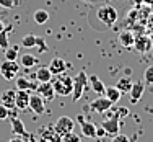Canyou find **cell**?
I'll list each match as a JSON object with an SVG mask.
<instances>
[{
	"label": "cell",
	"mask_w": 153,
	"mask_h": 142,
	"mask_svg": "<svg viewBox=\"0 0 153 142\" xmlns=\"http://www.w3.org/2000/svg\"><path fill=\"white\" fill-rule=\"evenodd\" d=\"M54 92L56 95H60V96H68L74 92V78L67 74H60L57 75V78L52 82Z\"/></svg>",
	"instance_id": "cell-1"
},
{
	"label": "cell",
	"mask_w": 153,
	"mask_h": 142,
	"mask_svg": "<svg viewBox=\"0 0 153 142\" xmlns=\"http://www.w3.org/2000/svg\"><path fill=\"white\" fill-rule=\"evenodd\" d=\"M96 16H98V20H100L103 25H106V26H112V25L117 21V18H119L117 10H116L114 7H111V5L100 7V8H98Z\"/></svg>",
	"instance_id": "cell-2"
},
{
	"label": "cell",
	"mask_w": 153,
	"mask_h": 142,
	"mask_svg": "<svg viewBox=\"0 0 153 142\" xmlns=\"http://www.w3.org/2000/svg\"><path fill=\"white\" fill-rule=\"evenodd\" d=\"M86 83H88V75H86L85 70H80L78 75L74 78V92H72V100L74 101H78L80 98L83 96V92L86 88Z\"/></svg>",
	"instance_id": "cell-3"
},
{
	"label": "cell",
	"mask_w": 153,
	"mask_h": 142,
	"mask_svg": "<svg viewBox=\"0 0 153 142\" xmlns=\"http://www.w3.org/2000/svg\"><path fill=\"white\" fill-rule=\"evenodd\" d=\"M20 70V64L16 61H3L0 62V74L5 80H13Z\"/></svg>",
	"instance_id": "cell-4"
},
{
	"label": "cell",
	"mask_w": 153,
	"mask_h": 142,
	"mask_svg": "<svg viewBox=\"0 0 153 142\" xmlns=\"http://www.w3.org/2000/svg\"><path fill=\"white\" fill-rule=\"evenodd\" d=\"M74 127H75V123H74V119L68 118V116H60V118L56 121V124H54L56 132L60 134V136H65V134L72 132Z\"/></svg>",
	"instance_id": "cell-5"
},
{
	"label": "cell",
	"mask_w": 153,
	"mask_h": 142,
	"mask_svg": "<svg viewBox=\"0 0 153 142\" xmlns=\"http://www.w3.org/2000/svg\"><path fill=\"white\" fill-rule=\"evenodd\" d=\"M38 142H62V136L54 127H41L38 132Z\"/></svg>",
	"instance_id": "cell-6"
},
{
	"label": "cell",
	"mask_w": 153,
	"mask_h": 142,
	"mask_svg": "<svg viewBox=\"0 0 153 142\" xmlns=\"http://www.w3.org/2000/svg\"><path fill=\"white\" fill-rule=\"evenodd\" d=\"M152 47H153V41L150 36H147V34H138L135 38V41H134V49L140 54H147Z\"/></svg>",
	"instance_id": "cell-7"
},
{
	"label": "cell",
	"mask_w": 153,
	"mask_h": 142,
	"mask_svg": "<svg viewBox=\"0 0 153 142\" xmlns=\"http://www.w3.org/2000/svg\"><path fill=\"white\" fill-rule=\"evenodd\" d=\"M30 110L34 113V114L41 116L46 113V105H44V98L39 93H31L30 96Z\"/></svg>",
	"instance_id": "cell-8"
},
{
	"label": "cell",
	"mask_w": 153,
	"mask_h": 142,
	"mask_svg": "<svg viewBox=\"0 0 153 142\" xmlns=\"http://www.w3.org/2000/svg\"><path fill=\"white\" fill-rule=\"evenodd\" d=\"M119 116L114 114L111 116V118L104 119L103 123H101V127H103L104 131H106L108 136H116V134H119Z\"/></svg>",
	"instance_id": "cell-9"
},
{
	"label": "cell",
	"mask_w": 153,
	"mask_h": 142,
	"mask_svg": "<svg viewBox=\"0 0 153 142\" xmlns=\"http://www.w3.org/2000/svg\"><path fill=\"white\" fill-rule=\"evenodd\" d=\"M76 121H78L80 129H82V134H83L85 137H88V139H93V137H96V126H94L91 121H86V119L83 118L82 114L76 118Z\"/></svg>",
	"instance_id": "cell-10"
},
{
	"label": "cell",
	"mask_w": 153,
	"mask_h": 142,
	"mask_svg": "<svg viewBox=\"0 0 153 142\" xmlns=\"http://www.w3.org/2000/svg\"><path fill=\"white\" fill-rule=\"evenodd\" d=\"M112 105H114V103H111L106 96H100V98H96V100H93L91 103H90V108H91V111L101 113V114H103V113H106V111L111 110Z\"/></svg>",
	"instance_id": "cell-11"
},
{
	"label": "cell",
	"mask_w": 153,
	"mask_h": 142,
	"mask_svg": "<svg viewBox=\"0 0 153 142\" xmlns=\"http://www.w3.org/2000/svg\"><path fill=\"white\" fill-rule=\"evenodd\" d=\"M30 96H31V92H26V90H16V95H15V108L18 110L25 111L30 108Z\"/></svg>",
	"instance_id": "cell-12"
},
{
	"label": "cell",
	"mask_w": 153,
	"mask_h": 142,
	"mask_svg": "<svg viewBox=\"0 0 153 142\" xmlns=\"http://www.w3.org/2000/svg\"><path fill=\"white\" fill-rule=\"evenodd\" d=\"M47 67H49V70H51L52 75H60V74H65V72H67L68 65H67V62H65L62 57H54Z\"/></svg>",
	"instance_id": "cell-13"
},
{
	"label": "cell",
	"mask_w": 153,
	"mask_h": 142,
	"mask_svg": "<svg viewBox=\"0 0 153 142\" xmlns=\"http://www.w3.org/2000/svg\"><path fill=\"white\" fill-rule=\"evenodd\" d=\"M36 93H39L42 98H44V101H51L56 98V92H54V87H52V82H44V83H39L38 85V90H36Z\"/></svg>",
	"instance_id": "cell-14"
},
{
	"label": "cell",
	"mask_w": 153,
	"mask_h": 142,
	"mask_svg": "<svg viewBox=\"0 0 153 142\" xmlns=\"http://www.w3.org/2000/svg\"><path fill=\"white\" fill-rule=\"evenodd\" d=\"M15 95H16V88H8V90H3L2 95H0V103L3 105L5 108L8 110H13L15 108Z\"/></svg>",
	"instance_id": "cell-15"
},
{
	"label": "cell",
	"mask_w": 153,
	"mask_h": 142,
	"mask_svg": "<svg viewBox=\"0 0 153 142\" xmlns=\"http://www.w3.org/2000/svg\"><path fill=\"white\" fill-rule=\"evenodd\" d=\"M16 90H26V92H36L38 90V80L36 82H31L26 77H16L15 80Z\"/></svg>",
	"instance_id": "cell-16"
},
{
	"label": "cell",
	"mask_w": 153,
	"mask_h": 142,
	"mask_svg": "<svg viewBox=\"0 0 153 142\" xmlns=\"http://www.w3.org/2000/svg\"><path fill=\"white\" fill-rule=\"evenodd\" d=\"M143 90H145V85L142 82H134L132 83V88H130V101L132 103H137L138 100L142 98V95H143Z\"/></svg>",
	"instance_id": "cell-17"
},
{
	"label": "cell",
	"mask_w": 153,
	"mask_h": 142,
	"mask_svg": "<svg viewBox=\"0 0 153 142\" xmlns=\"http://www.w3.org/2000/svg\"><path fill=\"white\" fill-rule=\"evenodd\" d=\"M134 41H135V36L132 34L130 31H121L119 33V43L126 47V49H132L134 47Z\"/></svg>",
	"instance_id": "cell-18"
},
{
	"label": "cell",
	"mask_w": 153,
	"mask_h": 142,
	"mask_svg": "<svg viewBox=\"0 0 153 142\" xmlns=\"http://www.w3.org/2000/svg\"><path fill=\"white\" fill-rule=\"evenodd\" d=\"M52 77L54 75L51 74L49 67H39L36 70V80L39 83H44V82H52Z\"/></svg>",
	"instance_id": "cell-19"
},
{
	"label": "cell",
	"mask_w": 153,
	"mask_h": 142,
	"mask_svg": "<svg viewBox=\"0 0 153 142\" xmlns=\"http://www.w3.org/2000/svg\"><path fill=\"white\" fill-rule=\"evenodd\" d=\"M12 131L15 136H26V127H25V123L21 121L20 118H12Z\"/></svg>",
	"instance_id": "cell-20"
},
{
	"label": "cell",
	"mask_w": 153,
	"mask_h": 142,
	"mask_svg": "<svg viewBox=\"0 0 153 142\" xmlns=\"http://www.w3.org/2000/svg\"><path fill=\"white\" fill-rule=\"evenodd\" d=\"M88 83L91 85L93 92H96L98 95H104V90H106V87H104V83L101 82V80L96 77V75H90Z\"/></svg>",
	"instance_id": "cell-21"
},
{
	"label": "cell",
	"mask_w": 153,
	"mask_h": 142,
	"mask_svg": "<svg viewBox=\"0 0 153 142\" xmlns=\"http://www.w3.org/2000/svg\"><path fill=\"white\" fill-rule=\"evenodd\" d=\"M104 96H106L111 103H117V101L121 100L122 93L119 92L116 87H106V90H104Z\"/></svg>",
	"instance_id": "cell-22"
},
{
	"label": "cell",
	"mask_w": 153,
	"mask_h": 142,
	"mask_svg": "<svg viewBox=\"0 0 153 142\" xmlns=\"http://www.w3.org/2000/svg\"><path fill=\"white\" fill-rule=\"evenodd\" d=\"M38 64V57L33 56V54H23L20 56V65H23L25 69H31Z\"/></svg>",
	"instance_id": "cell-23"
},
{
	"label": "cell",
	"mask_w": 153,
	"mask_h": 142,
	"mask_svg": "<svg viewBox=\"0 0 153 142\" xmlns=\"http://www.w3.org/2000/svg\"><path fill=\"white\" fill-rule=\"evenodd\" d=\"M132 80H130L129 77H122L117 80V83H116V88L119 90L121 93H129L130 88H132Z\"/></svg>",
	"instance_id": "cell-24"
},
{
	"label": "cell",
	"mask_w": 153,
	"mask_h": 142,
	"mask_svg": "<svg viewBox=\"0 0 153 142\" xmlns=\"http://www.w3.org/2000/svg\"><path fill=\"white\" fill-rule=\"evenodd\" d=\"M33 20H34V23H38V25H44V23H47V20H49V13H47L46 10L39 8V10L34 12Z\"/></svg>",
	"instance_id": "cell-25"
},
{
	"label": "cell",
	"mask_w": 153,
	"mask_h": 142,
	"mask_svg": "<svg viewBox=\"0 0 153 142\" xmlns=\"http://www.w3.org/2000/svg\"><path fill=\"white\" fill-rule=\"evenodd\" d=\"M10 31H12V26H5L0 31V49H3V51L10 46V43H8V33Z\"/></svg>",
	"instance_id": "cell-26"
},
{
	"label": "cell",
	"mask_w": 153,
	"mask_h": 142,
	"mask_svg": "<svg viewBox=\"0 0 153 142\" xmlns=\"http://www.w3.org/2000/svg\"><path fill=\"white\" fill-rule=\"evenodd\" d=\"M20 57V47L18 46H8L5 49V61H16Z\"/></svg>",
	"instance_id": "cell-27"
},
{
	"label": "cell",
	"mask_w": 153,
	"mask_h": 142,
	"mask_svg": "<svg viewBox=\"0 0 153 142\" xmlns=\"http://www.w3.org/2000/svg\"><path fill=\"white\" fill-rule=\"evenodd\" d=\"M36 41H38V36H34V34H26L23 39H21V46L31 49V47H36Z\"/></svg>",
	"instance_id": "cell-28"
},
{
	"label": "cell",
	"mask_w": 153,
	"mask_h": 142,
	"mask_svg": "<svg viewBox=\"0 0 153 142\" xmlns=\"http://www.w3.org/2000/svg\"><path fill=\"white\" fill-rule=\"evenodd\" d=\"M143 80L147 85H153V65H148L143 70Z\"/></svg>",
	"instance_id": "cell-29"
},
{
	"label": "cell",
	"mask_w": 153,
	"mask_h": 142,
	"mask_svg": "<svg viewBox=\"0 0 153 142\" xmlns=\"http://www.w3.org/2000/svg\"><path fill=\"white\" fill-rule=\"evenodd\" d=\"M62 142H82V139H80V136L74 134V131H72V132L62 136Z\"/></svg>",
	"instance_id": "cell-30"
},
{
	"label": "cell",
	"mask_w": 153,
	"mask_h": 142,
	"mask_svg": "<svg viewBox=\"0 0 153 142\" xmlns=\"http://www.w3.org/2000/svg\"><path fill=\"white\" fill-rule=\"evenodd\" d=\"M8 116H10V110H8V108H5L2 103H0V121L8 119Z\"/></svg>",
	"instance_id": "cell-31"
},
{
	"label": "cell",
	"mask_w": 153,
	"mask_h": 142,
	"mask_svg": "<svg viewBox=\"0 0 153 142\" xmlns=\"http://www.w3.org/2000/svg\"><path fill=\"white\" fill-rule=\"evenodd\" d=\"M0 5L3 8H13V7H16V0H0Z\"/></svg>",
	"instance_id": "cell-32"
},
{
	"label": "cell",
	"mask_w": 153,
	"mask_h": 142,
	"mask_svg": "<svg viewBox=\"0 0 153 142\" xmlns=\"http://www.w3.org/2000/svg\"><path fill=\"white\" fill-rule=\"evenodd\" d=\"M111 142H130V141H129V137H127L126 134H116V136H112Z\"/></svg>",
	"instance_id": "cell-33"
},
{
	"label": "cell",
	"mask_w": 153,
	"mask_h": 142,
	"mask_svg": "<svg viewBox=\"0 0 153 142\" xmlns=\"http://www.w3.org/2000/svg\"><path fill=\"white\" fill-rule=\"evenodd\" d=\"M39 46V51L41 52H46L47 51V46H46V43H44V39L42 38H38V41H36V47Z\"/></svg>",
	"instance_id": "cell-34"
},
{
	"label": "cell",
	"mask_w": 153,
	"mask_h": 142,
	"mask_svg": "<svg viewBox=\"0 0 153 142\" xmlns=\"http://www.w3.org/2000/svg\"><path fill=\"white\" fill-rule=\"evenodd\" d=\"M104 136H108L106 131L103 127H96V137H104Z\"/></svg>",
	"instance_id": "cell-35"
},
{
	"label": "cell",
	"mask_w": 153,
	"mask_h": 142,
	"mask_svg": "<svg viewBox=\"0 0 153 142\" xmlns=\"http://www.w3.org/2000/svg\"><path fill=\"white\" fill-rule=\"evenodd\" d=\"M8 142H25V141H23V137H21V136H13V137H10Z\"/></svg>",
	"instance_id": "cell-36"
},
{
	"label": "cell",
	"mask_w": 153,
	"mask_h": 142,
	"mask_svg": "<svg viewBox=\"0 0 153 142\" xmlns=\"http://www.w3.org/2000/svg\"><path fill=\"white\" fill-rule=\"evenodd\" d=\"M28 142H38V137L31 134V136H28Z\"/></svg>",
	"instance_id": "cell-37"
},
{
	"label": "cell",
	"mask_w": 153,
	"mask_h": 142,
	"mask_svg": "<svg viewBox=\"0 0 153 142\" xmlns=\"http://www.w3.org/2000/svg\"><path fill=\"white\" fill-rule=\"evenodd\" d=\"M3 28H5V25H3V21H2V20H0V31H2V30H3Z\"/></svg>",
	"instance_id": "cell-38"
}]
</instances>
